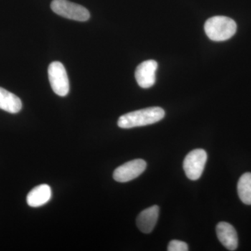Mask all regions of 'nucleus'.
Masks as SVG:
<instances>
[{
  "instance_id": "9",
  "label": "nucleus",
  "mask_w": 251,
  "mask_h": 251,
  "mask_svg": "<svg viewBox=\"0 0 251 251\" xmlns=\"http://www.w3.org/2000/svg\"><path fill=\"white\" fill-rule=\"evenodd\" d=\"M158 214L159 207L157 205H153L142 211L136 219L138 229L145 234L152 232L156 226Z\"/></svg>"
},
{
  "instance_id": "7",
  "label": "nucleus",
  "mask_w": 251,
  "mask_h": 251,
  "mask_svg": "<svg viewBox=\"0 0 251 251\" xmlns=\"http://www.w3.org/2000/svg\"><path fill=\"white\" fill-rule=\"evenodd\" d=\"M158 64L154 60L142 62L135 70V77L137 82L142 88H150L156 82V72Z\"/></svg>"
},
{
  "instance_id": "11",
  "label": "nucleus",
  "mask_w": 251,
  "mask_h": 251,
  "mask_svg": "<svg viewBox=\"0 0 251 251\" xmlns=\"http://www.w3.org/2000/svg\"><path fill=\"white\" fill-rule=\"evenodd\" d=\"M22 105V101L17 96L0 87V109L16 114L21 111Z\"/></svg>"
},
{
  "instance_id": "4",
  "label": "nucleus",
  "mask_w": 251,
  "mask_h": 251,
  "mask_svg": "<svg viewBox=\"0 0 251 251\" xmlns=\"http://www.w3.org/2000/svg\"><path fill=\"white\" fill-rule=\"evenodd\" d=\"M207 153L202 149H196L188 153L184 161V170L188 179L196 181L199 179L204 171Z\"/></svg>"
},
{
  "instance_id": "12",
  "label": "nucleus",
  "mask_w": 251,
  "mask_h": 251,
  "mask_svg": "<svg viewBox=\"0 0 251 251\" xmlns=\"http://www.w3.org/2000/svg\"><path fill=\"white\" fill-rule=\"evenodd\" d=\"M237 191L239 197L244 204H251V173L242 175L238 181Z\"/></svg>"
},
{
  "instance_id": "8",
  "label": "nucleus",
  "mask_w": 251,
  "mask_h": 251,
  "mask_svg": "<svg viewBox=\"0 0 251 251\" xmlns=\"http://www.w3.org/2000/svg\"><path fill=\"white\" fill-rule=\"evenodd\" d=\"M216 234L221 244L227 250L235 251L238 247V235L232 225L220 222L216 226Z\"/></svg>"
},
{
  "instance_id": "6",
  "label": "nucleus",
  "mask_w": 251,
  "mask_h": 251,
  "mask_svg": "<svg viewBox=\"0 0 251 251\" xmlns=\"http://www.w3.org/2000/svg\"><path fill=\"white\" fill-rule=\"evenodd\" d=\"M146 168V162L143 159L127 162L115 169L113 173L114 179L118 182H128L138 177Z\"/></svg>"
},
{
  "instance_id": "2",
  "label": "nucleus",
  "mask_w": 251,
  "mask_h": 251,
  "mask_svg": "<svg viewBox=\"0 0 251 251\" xmlns=\"http://www.w3.org/2000/svg\"><path fill=\"white\" fill-rule=\"evenodd\" d=\"M208 37L214 41L228 40L237 31V24L232 18L226 16H214L209 18L204 25Z\"/></svg>"
},
{
  "instance_id": "1",
  "label": "nucleus",
  "mask_w": 251,
  "mask_h": 251,
  "mask_svg": "<svg viewBox=\"0 0 251 251\" xmlns=\"http://www.w3.org/2000/svg\"><path fill=\"white\" fill-rule=\"evenodd\" d=\"M165 117V111L159 107H152L136 110L122 115L117 125L122 128H131L153 125L161 121Z\"/></svg>"
},
{
  "instance_id": "10",
  "label": "nucleus",
  "mask_w": 251,
  "mask_h": 251,
  "mask_svg": "<svg viewBox=\"0 0 251 251\" xmlns=\"http://www.w3.org/2000/svg\"><path fill=\"white\" fill-rule=\"evenodd\" d=\"M52 191L49 185L41 184L36 186L28 193L27 202L31 207L44 205L50 200Z\"/></svg>"
},
{
  "instance_id": "3",
  "label": "nucleus",
  "mask_w": 251,
  "mask_h": 251,
  "mask_svg": "<svg viewBox=\"0 0 251 251\" xmlns=\"http://www.w3.org/2000/svg\"><path fill=\"white\" fill-rule=\"evenodd\" d=\"M50 7L56 14L68 19L84 22L90 18V12L85 7L68 0H53Z\"/></svg>"
},
{
  "instance_id": "13",
  "label": "nucleus",
  "mask_w": 251,
  "mask_h": 251,
  "mask_svg": "<svg viewBox=\"0 0 251 251\" xmlns=\"http://www.w3.org/2000/svg\"><path fill=\"white\" fill-rule=\"evenodd\" d=\"M168 251H187L188 247L187 244L179 240H173L169 243L168 247Z\"/></svg>"
},
{
  "instance_id": "5",
  "label": "nucleus",
  "mask_w": 251,
  "mask_h": 251,
  "mask_svg": "<svg viewBox=\"0 0 251 251\" xmlns=\"http://www.w3.org/2000/svg\"><path fill=\"white\" fill-rule=\"evenodd\" d=\"M49 82L54 93L65 97L69 92V81L67 71L62 63L53 62L49 67Z\"/></svg>"
}]
</instances>
